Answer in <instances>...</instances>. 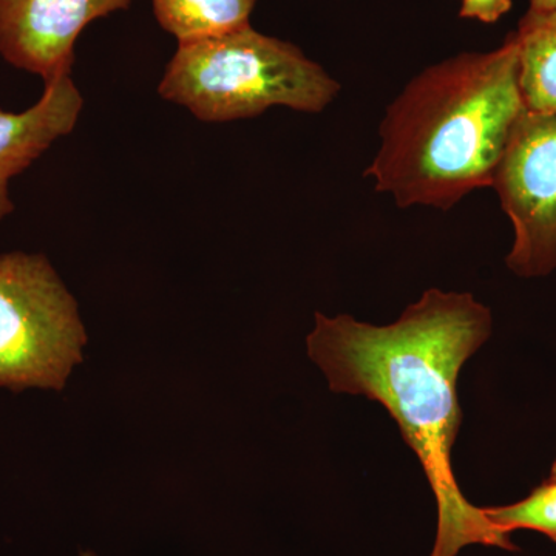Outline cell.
<instances>
[{"instance_id":"obj_1","label":"cell","mask_w":556,"mask_h":556,"mask_svg":"<svg viewBox=\"0 0 556 556\" xmlns=\"http://www.w3.org/2000/svg\"><path fill=\"white\" fill-rule=\"evenodd\" d=\"M314 317L306 350L329 390L383 405L422 466L438 506L431 556H456L470 544L517 551L508 533L468 503L452 466L463 424L457 380L492 336V311L470 292L431 288L383 327L348 314Z\"/></svg>"},{"instance_id":"obj_2","label":"cell","mask_w":556,"mask_h":556,"mask_svg":"<svg viewBox=\"0 0 556 556\" xmlns=\"http://www.w3.org/2000/svg\"><path fill=\"white\" fill-rule=\"evenodd\" d=\"M515 36L486 53H460L417 73L388 105L365 175L399 207L450 211L492 186L526 112Z\"/></svg>"},{"instance_id":"obj_3","label":"cell","mask_w":556,"mask_h":556,"mask_svg":"<svg viewBox=\"0 0 556 556\" xmlns=\"http://www.w3.org/2000/svg\"><path fill=\"white\" fill-rule=\"evenodd\" d=\"M340 84L294 43L251 25L217 38L181 43L159 93L204 123L254 118L270 108L320 113Z\"/></svg>"},{"instance_id":"obj_4","label":"cell","mask_w":556,"mask_h":556,"mask_svg":"<svg viewBox=\"0 0 556 556\" xmlns=\"http://www.w3.org/2000/svg\"><path fill=\"white\" fill-rule=\"evenodd\" d=\"M86 345L78 302L50 260L0 255V388L62 391Z\"/></svg>"},{"instance_id":"obj_5","label":"cell","mask_w":556,"mask_h":556,"mask_svg":"<svg viewBox=\"0 0 556 556\" xmlns=\"http://www.w3.org/2000/svg\"><path fill=\"white\" fill-rule=\"evenodd\" d=\"M492 188L514 228L507 268L521 278L556 270V115L519 118Z\"/></svg>"},{"instance_id":"obj_6","label":"cell","mask_w":556,"mask_h":556,"mask_svg":"<svg viewBox=\"0 0 556 556\" xmlns=\"http://www.w3.org/2000/svg\"><path fill=\"white\" fill-rule=\"evenodd\" d=\"M131 0H0V56L43 84L72 76L75 46L91 22Z\"/></svg>"},{"instance_id":"obj_7","label":"cell","mask_w":556,"mask_h":556,"mask_svg":"<svg viewBox=\"0 0 556 556\" xmlns=\"http://www.w3.org/2000/svg\"><path fill=\"white\" fill-rule=\"evenodd\" d=\"M83 94L72 76L43 86L40 100L24 112L0 110V222L14 211L11 179L27 170L78 123Z\"/></svg>"},{"instance_id":"obj_8","label":"cell","mask_w":556,"mask_h":556,"mask_svg":"<svg viewBox=\"0 0 556 556\" xmlns=\"http://www.w3.org/2000/svg\"><path fill=\"white\" fill-rule=\"evenodd\" d=\"M514 36L526 109L556 115V9L527 11Z\"/></svg>"},{"instance_id":"obj_9","label":"cell","mask_w":556,"mask_h":556,"mask_svg":"<svg viewBox=\"0 0 556 556\" xmlns=\"http://www.w3.org/2000/svg\"><path fill=\"white\" fill-rule=\"evenodd\" d=\"M257 0H152L163 30L181 43L217 38L248 27Z\"/></svg>"},{"instance_id":"obj_10","label":"cell","mask_w":556,"mask_h":556,"mask_svg":"<svg viewBox=\"0 0 556 556\" xmlns=\"http://www.w3.org/2000/svg\"><path fill=\"white\" fill-rule=\"evenodd\" d=\"M482 510L493 525L508 535L517 530H533L556 543V484L547 479L518 503Z\"/></svg>"},{"instance_id":"obj_11","label":"cell","mask_w":556,"mask_h":556,"mask_svg":"<svg viewBox=\"0 0 556 556\" xmlns=\"http://www.w3.org/2000/svg\"><path fill=\"white\" fill-rule=\"evenodd\" d=\"M510 9L511 0H463L459 16L482 24H495Z\"/></svg>"},{"instance_id":"obj_12","label":"cell","mask_w":556,"mask_h":556,"mask_svg":"<svg viewBox=\"0 0 556 556\" xmlns=\"http://www.w3.org/2000/svg\"><path fill=\"white\" fill-rule=\"evenodd\" d=\"M529 11H548L556 9V0H529Z\"/></svg>"},{"instance_id":"obj_13","label":"cell","mask_w":556,"mask_h":556,"mask_svg":"<svg viewBox=\"0 0 556 556\" xmlns=\"http://www.w3.org/2000/svg\"><path fill=\"white\" fill-rule=\"evenodd\" d=\"M547 481L554 482V484H556V459L554 466L551 468V475H548Z\"/></svg>"},{"instance_id":"obj_14","label":"cell","mask_w":556,"mask_h":556,"mask_svg":"<svg viewBox=\"0 0 556 556\" xmlns=\"http://www.w3.org/2000/svg\"><path fill=\"white\" fill-rule=\"evenodd\" d=\"M79 556H98V555H94L93 552H80Z\"/></svg>"}]
</instances>
